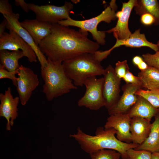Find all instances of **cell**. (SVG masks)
Instances as JSON below:
<instances>
[{"label": "cell", "mask_w": 159, "mask_h": 159, "mask_svg": "<svg viewBox=\"0 0 159 159\" xmlns=\"http://www.w3.org/2000/svg\"><path fill=\"white\" fill-rule=\"evenodd\" d=\"M88 32L59 24H52L51 33L42 41L39 47L47 58L62 63L81 54L94 53L100 45L88 37Z\"/></svg>", "instance_id": "6da1fadb"}, {"label": "cell", "mask_w": 159, "mask_h": 159, "mask_svg": "<svg viewBox=\"0 0 159 159\" xmlns=\"http://www.w3.org/2000/svg\"><path fill=\"white\" fill-rule=\"evenodd\" d=\"M95 134L93 136L88 135L78 127L77 133L70 135V136L74 139L81 148L90 155L98 150L109 149L119 152L122 158H127V151L130 148L135 149L139 145L119 140L116 137V130L112 128L98 127Z\"/></svg>", "instance_id": "7a4b0ae2"}, {"label": "cell", "mask_w": 159, "mask_h": 159, "mask_svg": "<svg viewBox=\"0 0 159 159\" xmlns=\"http://www.w3.org/2000/svg\"><path fill=\"white\" fill-rule=\"evenodd\" d=\"M47 65L41 69V76L44 81L42 92L48 101L77 88L67 74L62 64L47 58Z\"/></svg>", "instance_id": "3957f363"}, {"label": "cell", "mask_w": 159, "mask_h": 159, "mask_svg": "<svg viewBox=\"0 0 159 159\" xmlns=\"http://www.w3.org/2000/svg\"><path fill=\"white\" fill-rule=\"evenodd\" d=\"M94 53L78 55L62 62L64 70L76 87H82L88 78L103 75L105 69Z\"/></svg>", "instance_id": "277c9868"}, {"label": "cell", "mask_w": 159, "mask_h": 159, "mask_svg": "<svg viewBox=\"0 0 159 159\" xmlns=\"http://www.w3.org/2000/svg\"><path fill=\"white\" fill-rule=\"evenodd\" d=\"M117 9L116 0H111L109 5L99 15L91 19L77 20L69 17L66 19L59 21L58 24L66 26H74L80 29L89 32L92 35L93 39L99 44H105L106 33L104 31H99L97 29L98 24L102 21L107 23L116 19V11Z\"/></svg>", "instance_id": "5b68a950"}, {"label": "cell", "mask_w": 159, "mask_h": 159, "mask_svg": "<svg viewBox=\"0 0 159 159\" xmlns=\"http://www.w3.org/2000/svg\"><path fill=\"white\" fill-rule=\"evenodd\" d=\"M29 10L34 12L36 19L43 22L54 24L67 19L73 7L70 2L66 1L64 5L57 6L46 4L39 6L33 3H27Z\"/></svg>", "instance_id": "8992f818"}, {"label": "cell", "mask_w": 159, "mask_h": 159, "mask_svg": "<svg viewBox=\"0 0 159 159\" xmlns=\"http://www.w3.org/2000/svg\"><path fill=\"white\" fill-rule=\"evenodd\" d=\"M103 77L97 78L96 77L89 78L85 80L84 85L86 87V91L78 102L79 106L97 110L105 106L103 95Z\"/></svg>", "instance_id": "52a82bcc"}, {"label": "cell", "mask_w": 159, "mask_h": 159, "mask_svg": "<svg viewBox=\"0 0 159 159\" xmlns=\"http://www.w3.org/2000/svg\"><path fill=\"white\" fill-rule=\"evenodd\" d=\"M17 79L16 90L21 105H25L39 84L38 77L29 67L20 65Z\"/></svg>", "instance_id": "ba28073f"}, {"label": "cell", "mask_w": 159, "mask_h": 159, "mask_svg": "<svg viewBox=\"0 0 159 159\" xmlns=\"http://www.w3.org/2000/svg\"><path fill=\"white\" fill-rule=\"evenodd\" d=\"M103 75V95L105 106L108 110L117 102L120 97L121 79L117 76L111 65L105 69Z\"/></svg>", "instance_id": "9c48e42d"}, {"label": "cell", "mask_w": 159, "mask_h": 159, "mask_svg": "<svg viewBox=\"0 0 159 159\" xmlns=\"http://www.w3.org/2000/svg\"><path fill=\"white\" fill-rule=\"evenodd\" d=\"M3 16L7 21L6 28L16 33L32 48L39 62L41 69L44 68L47 64V58L41 52L28 32L21 26L19 21V14L13 12L4 14Z\"/></svg>", "instance_id": "30bf717a"}, {"label": "cell", "mask_w": 159, "mask_h": 159, "mask_svg": "<svg viewBox=\"0 0 159 159\" xmlns=\"http://www.w3.org/2000/svg\"><path fill=\"white\" fill-rule=\"evenodd\" d=\"M21 50L30 63L37 62V57L32 48L19 35L12 30L5 32L0 37V50Z\"/></svg>", "instance_id": "8fae6325"}, {"label": "cell", "mask_w": 159, "mask_h": 159, "mask_svg": "<svg viewBox=\"0 0 159 159\" xmlns=\"http://www.w3.org/2000/svg\"><path fill=\"white\" fill-rule=\"evenodd\" d=\"M137 0H129L122 3L121 10L116 13L118 20L115 26L106 31V33H113L114 37L119 39L129 38L132 34L128 27V21L131 13L136 4Z\"/></svg>", "instance_id": "7c38bea8"}, {"label": "cell", "mask_w": 159, "mask_h": 159, "mask_svg": "<svg viewBox=\"0 0 159 159\" xmlns=\"http://www.w3.org/2000/svg\"><path fill=\"white\" fill-rule=\"evenodd\" d=\"M131 118L127 113L116 114L110 115L105 125V129L112 128L116 131V136L119 140L132 143L130 132Z\"/></svg>", "instance_id": "4fadbf2b"}, {"label": "cell", "mask_w": 159, "mask_h": 159, "mask_svg": "<svg viewBox=\"0 0 159 159\" xmlns=\"http://www.w3.org/2000/svg\"><path fill=\"white\" fill-rule=\"evenodd\" d=\"M0 116L7 120L6 129L11 130L15 119L18 116L17 107L20 99L19 97H14L11 94V88L8 87L4 93H0Z\"/></svg>", "instance_id": "5bb4252c"}, {"label": "cell", "mask_w": 159, "mask_h": 159, "mask_svg": "<svg viewBox=\"0 0 159 159\" xmlns=\"http://www.w3.org/2000/svg\"><path fill=\"white\" fill-rule=\"evenodd\" d=\"M141 89L138 86L130 84L124 85L122 88V95L117 102L108 110L109 115L116 114L127 113L131 107L136 102L137 91Z\"/></svg>", "instance_id": "9a60e30c"}, {"label": "cell", "mask_w": 159, "mask_h": 159, "mask_svg": "<svg viewBox=\"0 0 159 159\" xmlns=\"http://www.w3.org/2000/svg\"><path fill=\"white\" fill-rule=\"evenodd\" d=\"M21 26L29 33L38 46L51 32L52 24L35 19H26L20 22Z\"/></svg>", "instance_id": "2e32d148"}, {"label": "cell", "mask_w": 159, "mask_h": 159, "mask_svg": "<svg viewBox=\"0 0 159 159\" xmlns=\"http://www.w3.org/2000/svg\"><path fill=\"white\" fill-rule=\"evenodd\" d=\"M116 39V41L115 45L110 49L104 51V53L106 56H108L114 49L121 46H125L130 47L138 48L147 47L150 48L155 52L159 50L157 44H153L148 41L145 34L140 33V29L136 30L127 38L123 39Z\"/></svg>", "instance_id": "e0dca14e"}, {"label": "cell", "mask_w": 159, "mask_h": 159, "mask_svg": "<svg viewBox=\"0 0 159 159\" xmlns=\"http://www.w3.org/2000/svg\"><path fill=\"white\" fill-rule=\"evenodd\" d=\"M150 121L138 117L131 118L130 132L132 143L140 145L145 141L150 132L152 125Z\"/></svg>", "instance_id": "ac0fdd59"}, {"label": "cell", "mask_w": 159, "mask_h": 159, "mask_svg": "<svg viewBox=\"0 0 159 159\" xmlns=\"http://www.w3.org/2000/svg\"><path fill=\"white\" fill-rule=\"evenodd\" d=\"M158 109L159 108L155 107L143 97L137 95L136 102L127 114L131 118L138 117L151 121L157 113Z\"/></svg>", "instance_id": "d6986e66"}, {"label": "cell", "mask_w": 159, "mask_h": 159, "mask_svg": "<svg viewBox=\"0 0 159 159\" xmlns=\"http://www.w3.org/2000/svg\"><path fill=\"white\" fill-rule=\"evenodd\" d=\"M152 123L149 135L145 141L134 149L145 150L152 153L159 152V108Z\"/></svg>", "instance_id": "ffe728a7"}, {"label": "cell", "mask_w": 159, "mask_h": 159, "mask_svg": "<svg viewBox=\"0 0 159 159\" xmlns=\"http://www.w3.org/2000/svg\"><path fill=\"white\" fill-rule=\"evenodd\" d=\"M24 57H25L24 54L21 50L11 51L0 50V64L8 71H15L20 67L19 60Z\"/></svg>", "instance_id": "44dd1931"}, {"label": "cell", "mask_w": 159, "mask_h": 159, "mask_svg": "<svg viewBox=\"0 0 159 159\" xmlns=\"http://www.w3.org/2000/svg\"><path fill=\"white\" fill-rule=\"evenodd\" d=\"M136 14L148 13L154 18L155 25L159 24V3L157 0H137L134 8Z\"/></svg>", "instance_id": "7402d4cb"}, {"label": "cell", "mask_w": 159, "mask_h": 159, "mask_svg": "<svg viewBox=\"0 0 159 159\" xmlns=\"http://www.w3.org/2000/svg\"><path fill=\"white\" fill-rule=\"evenodd\" d=\"M142 88L149 90L159 89V70L149 66L146 69L141 71L138 74Z\"/></svg>", "instance_id": "603a6c76"}, {"label": "cell", "mask_w": 159, "mask_h": 159, "mask_svg": "<svg viewBox=\"0 0 159 159\" xmlns=\"http://www.w3.org/2000/svg\"><path fill=\"white\" fill-rule=\"evenodd\" d=\"M136 95L142 96L155 107L159 108V89L146 90L140 89L137 91Z\"/></svg>", "instance_id": "cb8c5ba5"}, {"label": "cell", "mask_w": 159, "mask_h": 159, "mask_svg": "<svg viewBox=\"0 0 159 159\" xmlns=\"http://www.w3.org/2000/svg\"><path fill=\"white\" fill-rule=\"evenodd\" d=\"M91 159H120L121 154L112 150L103 149L97 150L90 154Z\"/></svg>", "instance_id": "d4e9b609"}, {"label": "cell", "mask_w": 159, "mask_h": 159, "mask_svg": "<svg viewBox=\"0 0 159 159\" xmlns=\"http://www.w3.org/2000/svg\"><path fill=\"white\" fill-rule=\"evenodd\" d=\"M127 154L129 159H151L152 153L145 150L130 148L127 151Z\"/></svg>", "instance_id": "484cf974"}, {"label": "cell", "mask_w": 159, "mask_h": 159, "mask_svg": "<svg viewBox=\"0 0 159 159\" xmlns=\"http://www.w3.org/2000/svg\"><path fill=\"white\" fill-rule=\"evenodd\" d=\"M142 57L148 66L159 70V50L153 54L149 53L143 54Z\"/></svg>", "instance_id": "4316f807"}, {"label": "cell", "mask_w": 159, "mask_h": 159, "mask_svg": "<svg viewBox=\"0 0 159 159\" xmlns=\"http://www.w3.org/2000/svg\"><path fill=\"white\" fill-rule=\"evenodd\" d=\"M114 69L117 76L121 79H122L127 73L130 71V68L126 60L122 61H118L116 62Z\"/></svg>", "instance_id": "83f0119b"}, {"label": "cell", "mask_w": 159, "mask_h": 159, "mask_svg": "<svg viewBox=\"0 0 159 159\" xmlns=\"http://www.w3.org/2000/svg\"><path fill=\"white\" fill-rule=\"evenodd\" d=\"M19 68L14 71L7 70L1 64L0 65V79L8 78L11 80L13 84L16 86L17 77L16 74L19 72Z\"/></svg>", "instance_id": "f1b7e54d"}, {"label": "cell", "mask_w": 159, "mask_h": 159, "mask_svg": "<svg viewBox=\"0 0 159 159\" xmlns=\"http://www.w3.org/2000/svg\"><path fill=\"white\" fill-rule=\"evenodd\" d=\"M126 84H130L142 88V83L140 78L138 76H136L129 71L125 74L122 78Z\"/></svg>", "instance_id": "f546056e"}, {"label": "cell", "mask_w": 159, "mask_h": 159, "mask_svg": "<svg viewBox=\"0 0 159 159\" xmlns=\"http://www.w3.org/2000/svg\"><path fill=\"white\" fill-rule=\"evenodd\" d=\"M11 5L8 0H0V13L3 15L4 14L13 13Z\"/></svg>", "instance_id": "4dcf8cb0"}, {"label": "cell", "mask_w": 159, "mask_h": 159, "mask_svg": "<svg viewBox=\"0 0 159 159\" xmlns=\"http://www.w3.org/2000/svg\"><path fill=\"white\" fill-rule=\"evenodd\" d=\"M140 21L143 25L146 26L150 25L155 23V19L151 14L145 13L141 16Z\"/></svg>", "instance_id": "1f68e13d"}, {"label": "cell", "mask_w": 159, "mask_h": 159, "mask_svg": "<svg viewBox=\"0 0 159 159\" xmlns=\"http://www.w3.org/2000/svg\"><path fill=\"white\" fill-rule=\"evenodd\" d=\"M15 4L16 6L21 7L22 10L26 13L28 12L29 9L27 5V3L24 0H15Z\"/></svg>", "instance_id": "d6a6232c"}, {"label": "cell", "mask_w": 159, "mask_h": 159, "mask_svg": "<svg viewBox=\"0 0 159 159\" xmlns=\"http://www.w3.org/2000/svg\"><path fill=\"white\" fill-rule=\"evenodd\" d=\"M144 61L142 57L139 56H136L132 59V62L134 65L137 67Z\"/></svg>", "instance_id": "836d02e7"}, {"label": "cell", "mask_w": 159, "mask_h": 159, "mask_svg": "<svg viewBox=\"0 0 159 159\" xmlns=\"http://www.w3.org/2000/svg\"><path fill=\"white\" fill-rule=\"evenodd\" d=\"M7 23L6 19L4 18L3 21L0 24V37L5 32V28H6V26Z\"/></svg>", "instance_id": "e575fe53"}, {"label": "cell", "mask_w": 159, "mask_h": 159, "mask_svg": "<svg viewBox=\"0 0 159 159\" xmlns=\"http://www.w3.org/2000/svg\"><path fill=\"white\" fill-rule=\"evenodd\" d=\"M149 66L144 60L138 67V68L141 71L146 69Z\"/></svg>", "instance_id": "d590c367"}, {"label": "cell", "mask_w": 159, "mask_h": 159, "mask_svg": "<svg viewBox=\"0 0 159 159\" xmlns=\"http://www.w3.org/2000/svg\"><path fill=\"white\" fill-rule=\"evenodd\" d=\"M151 159H159V152L152 153Z\"/></svg>", "instance_id": "8d00e7d4"}, {"label": "cell", "mask_w": 159, "mask_h": 159, "mask_svg": "<svg viewBox=\"0 0 159 159\" xmlns=\"http://www.w3.org/2000/svg\"><path fill=\"white\" fill-rule=\"evenodd\" d=\"M157 44L158 46L159 50V40L158 41Z\"/></svg>", "instance_id": "74e56055"}, {"label": "cell", "mask_w": 159, "mask_h": 159, "mask_svg": "<svg viewBox=\"0 0 159 159\" xmlns=\"http://www.w3.org/2000/svg\"><path fill=\"white\" fill-rule=\"evenodd\" d=\"M122 159H129L128 158H122Z\"/></svg>", "instance_id": "f35d334b"}]
</instances>
